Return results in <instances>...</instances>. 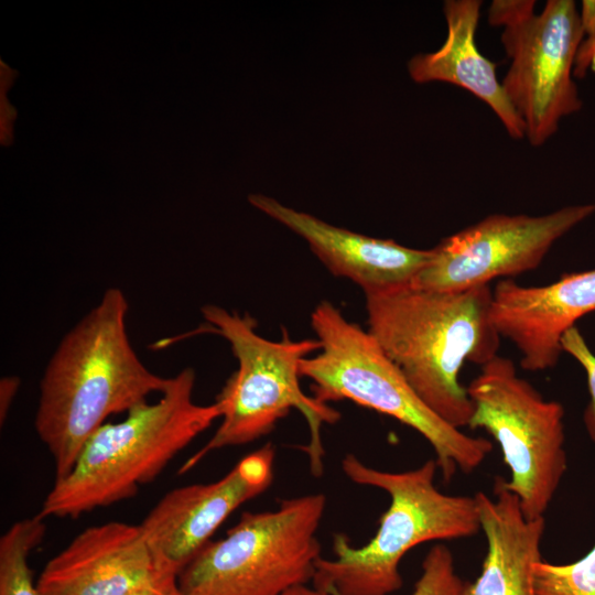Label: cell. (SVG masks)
<instances>
[{
  "label": "cell",
  "mask_w": 595,
  "mask_h": 595,
  "mask_svg": "<svg viewBox=\"0 0 595 595\" xmlns=\"http://www.w3.org/2000/svg\"><path fill=\"white\" fill-rule=\"evenodd\" d=\"M480 0H446L443 12L447 34L443 45L408 62L410 77L419 84L443 82L464 88L496 113L510 138H526V127L496 74V64L476 44Z\"/></svg>",
  "instance_id": "9a60e30c"
},
{
  "label": "cell",
  "mask_w": 595,
  "mask_h": 595,
  "mask_svg": "<svg viewBox=\"0 0 595 595\" xmlns=\"http://www.w3.org/2000/svg\"><path fill=\"white\" fill-rule=\"evenodd\" d=\"M584 39L595 36V0H583L578 11Z\"/></svg>",
  "instance_id": "cb8c5ba5"
},
{
  "label": "cell",
  "mask_w": 595,
  "mask_h": 595,
  "mask_svg": "<svg viewBox=\"0 0 595 595\" xmlns=\"http://www.w3.org/2000/svg\"><path fill=\"white\" fill-rule=\"evenodd\" d=\"M467 392L474 408L468 428L484 429L499 444L510 472L504 486L526 518L544 517L567 466L563 405L544 399L499 355L480 366Z\"/></svg>",
  "instance_id": "9c48e42d"
},
{
  "label": "cell",
  "mask_w": 595,
  "mask_h": 595,
  "mask_svg": "<svg viewBox=\"0 0 595 595\" xmlns=\"http://www.w3.org/2000/svg\"><path fill=\"white\" fill-rule=\"evenodd\" d=\"M595 72V36L584 39L574 64V76L584 77L587 72Z\"/></svg>",
  "instance_id": "7402d4cb"
},
{
  "label": "cell",
  "mask_w": 595,
  "mask_h": 595,
  "mask_svg": "<svg viewBox=\"0 0 595 595\" xmlns=\"http://www.w3.org/2000/svg\"><path fill=\"white\" fill-rule=\"evenodd\" d=\"M156 572L140 524L111 521L78 533L44 566L40 595H123Z\"/></svg>",
  "instance_id": "4fadbf2b"
},
{
  "label": "cell",
  "mask_w": 595,
  "mask_h": 595,
  "mask_svg": "<svg viewBox=\"0 0 595 595\" xmlns=\"http://www.w3.org/2000/svg\"><path fill=\"white\" fill-rule=\"evenodd\" d=\"M20 386V378L17 376H6L0 380V422L1 425L7 419L9 409L13 402Z\"/></svg>",
  "instance_id": "603a6c76"
},
{
  "label": "cell",
  "mask_w": 595,
  "mask_h": 595,
  "mask_svg": "<svg viewBox=\"0 0 595 595\" xmlns=\"http://www.w3.org/2000/svg\"><path fill=\"white\" fill-rule=\"evenodd\" d=\"M45 518L14 522L0 538V595H40L29 566L30 553L42 542Z\"/></svg>",
  "instance_id": "e0dca14e"
},
{
  "label": "cell",
  "mask_w": 595,
  "mask_h": 595,
  "mask_svg": "<svg viewBox=\"0 0 595 595\" xmlns=\"http://www.w3.org/2000/svg\"><path fill=\"white\" fill-rule=\"evenodd\" d=\"M274 447L266 443L220 479L166 493L141 522L155 570L177 576L242 504L272 483Z\"/></svg>",
  "instance_id": "8fae6325"
},
{
  "label": "cell",
  "mask_w": 595,
  "mask_h": 595,
  "mask_svg": "<svg viewBox=\"0 0 595 595\" xmlns=\"http://www.w3.org/2000/svg\"><path fill=\"white\" fill-rule=\"evenodd\" d=\"M594 311L595 269H591L536 286L500 279L491 289L489 317L499 336L520 353L522 369L543 371L558 364L563 335Z\"/></svg>",
  "instance_id": "7c38bea8"
},
{
  "label": "cell",
  "mask_w": 595,
  "mask_h": 595,
  "mask_svg": "<svg viewBox=\"0 0 595 595\" xmlns=\"http://www.w3.org/2000/svg\"><path fill=\"white\" fill-rule=\"evenodd\" d=\"M129 304L108 288L61 339L40 381L34 426L54 461L55 482L73 468L87 440L110 415L161 393V377L140 360L127 332Z\"/></svg>",
  "instance_id": "6da1fadb"
},
{
  "label": "cell",
  "mask_w": 595,
  "mask_h": 595,
  "mask_svg": "<svg viewBox=\"0 0 595 595\" xmlns=\"http://www.w3.org/2000/svg\"><path fill=\"white\" fill-rule=\"evenodd\" d=\"M280 595H331V594L320 588H316L315 586L310 587L306 584H301V585H296L284 591Z\"/></svg>",
  "instance_id": "d4e9b609"
},
{
  "label": "cell",
  "mask_w": 595,
  "mask_h": 595,
  "mask_svg": "<svg viewBox=\"0 0 595 595\" xmlns=\"http://www.w3.org/2000/svg\"><path fill=\"white\" fill-rule=\"evenodd\" d=\"M249 202L304 238L331 273L351 280L365 294L410 284L434 255L433 249L408 248L332 226L264 195L252 194Z\"/></svg>",
  "instance_id": "5bb4252c"
},
{
  "label": "cell",
  "mask_w": 595,
  "mask_h": 595,
  "mask_svg": "<svg viewBox=\"0 0 595 595\" xmlns=\"http://www.w3.org/2000/svg\"><path fill=\"white\" fill-rule=\"evenodd\" d=\"M561 348L562 351L572 356L586 374L589 401L584 411L583 421L589 439L595 443V354L576 326L563 335Z\"/></svg>",
  "instance_id": "ffe728a7"
},
{
  "label": "cell",
  "mask_w": 595,
  "mask_h": 595,
  "mask_svg": "<svg viewBox=\"0 0 595 595\" xmlns=\"http://www.w3.org/2000/svg\"><path fill=\"white\" fill-rule=\"evenodd\" d=\"M466 585L456 573L451 550L444 544H436L428 551L422 562L421 575L412 595H466Z\"/></svg>",
  "instance_id": "d6986e66"
},
{
  "label": "cell",
  "mask_w": 595,
  "mask_h": 595,
  "mask_svg": "<svg viewBox=\"0 0 595 595\" xmlns=\"http://www.w3.org/2000/svg\"><path fill=\"white\" fill-rule=\"evenodd\" d=\"M202 314L206 331L225 338L238 361L237 370L216 396L221 421L209 441L178 470H191L209 453L238 446L269 434L277 422L292 409L301 412L310 429L303 451L309 456L313 476L324 472L325 450L321 429L337 422L340 414L328 404L306 396L300 386V361L322 345L316 339L293 340L283 331L280 340H269L257 333V321L219 305L205 304Z\"/></svg>",
  "instance_id": "5b68a950"
},
{
  "label": "cell",
  "mask_w": 595,
  "mask_h": 595,
  "mask_svg": "<svg viewBox=\"0 0 595 595\" xmlns=\"http://www.w3.org/2000/svg\"><path fill=\"white\" fill-rule=\"evenodd\" d=\"M594 214L595 203L564 206L538 216L489 215L444 238L410 284L463 291L531 271L559 239Z\"/></svg>",
  "instance_id": "30bf717a"
},
{
  "label": "cell",
  "mask_w": 595,
  "mask_h": 595,
  "mask_svg": "<svg viewBox=\"0 0 595 595\" xmlns=\"http://www.w3.org/2000/svg\"><path fill=\"white\" fill-rule=\"evenodd\" d=\"M534 0H495L488 22L502 26L501 44L510 60L501 82L526 127L532 147L544 144L560 121L582 108L574 64L584 40L573 0H548L534 12Z\"/></svg>",
  "instance_id": "ba28073f"
},
{
  "label": "cell",
  "mask_w": 595,
  "mask_h": 595,
  "mask_svg": "<svg viewBox=\"0 0 595 595\" xmlns=\"http://www.w3.org/2000/svg\"><path fill=\"white\" fill-rule=\"evenodd\" d=\"M311 325L322 347L314 357L300 361V375L312 380V397L317 401L350 400L410 426L434 450L445 482L457 470L472 473L489 455L490 441L470 436L436 415L371 334L347 321L334 304L318 303Z\"/></svg>",
  "instance_id": "8992f818"
},
{
  "label": "cell",
  "mask_w": 595,
  "mask_h": 595,
  "mask_svg": "<svg viewBox=\"0 0 595 595\" xmlns=\"http://www.w3.org/2000/svg\"><path fill=\"white\" fill-rule=\"evenodd\" d=\"M533 586L536 595H595V544L569 564L536 562Z\"/></svg>",
  "instance_id": "ac0fdd59"
},
{
  "label": "cell",
  "mask_w": 595,
  "mask_h": 595,
  "mask_svg": "<svg viewBox=\"0 0 595 595\" xmlns=\"http://www.w3.org/2000/svg\"><path fill=\"white\" fill-rule=\"evenodd\" d=\"M324 494L284 499L277 509L240 516L178 575L182 595H280L313 580Z\"/></svg>",
  "instance_id": "52a82bcc"
},
{
  "label": "cell",
  "mask_w": 595,
  "mask_h": 595,
  "mask_svg": "<svg viewBox=\"0 0 595 595\" xmlns=\"http://www.w3.org/2000/svg\"><path fill=\"white\" fill-rule=\"evenodd\" d=\"M475 498L487 552L479 575L466 585V595H536L533 565L541 560L544 517L526 518L500 477L494 498L482 491Z\"/></svg>",
  "instance_id": "2e32d148"
},
{
  "label": "cell",
  "mask_w": 595,
  "mask_h": 595,
  "mask_svg": "<svg viewBox=\"0 0 595 595\" xmlns=\"http://www.w3.org/2000/svg\"><path fill=\"white\" fill-rule=\"evenodd\" d=\"M195 371L169 377L160 398L106 422L83 446L72 470L54 482L39 511L43 518H78L133 497L194 439L220 419L219 405L194 401Z\"/></svg>",
  "instance_id": "3957f363"
},
{
  "label": "cell",
  "mask_w": 595,
  "mask_h": 595,
  "mask_svg": "<svg viewBox=\"0 0 595 595\" xmlns=\"http://www.w3.org/2000/svg\"><path fill=\"white\" fill-rule=\"evenodd\" d=\"M123 595H182L177 576H160Z\"/></svg>",
  "instance_id": "44dd1931"
},
{
  "label": "cell",
  "mask_w": 595,
  "mask_h": 595,
  "mask_svg": "<svg viewBox=\"0 0 595 595\" xmlns=\"http://www.w3.org/2000/svg\"><path fill=\"white\" fill-rule=\"evenodd\" d=\"M365 296L367 331L418 397L454 428L468 426L474 408L462 367L483 366L499 348L489 285L434 291L408 284Z\"/></svg>",
  "instance_id": "7a4b0ae2"
},
{
  "label": "cell",
  "mask_w": 595,
  "mask_h": 595,
  "mask_svg": "<svg viewBox=\"0 0 595 595\" xmlns=\"http://www.w3.org/2000/svg\"><path fill=\"white\" fill-rule=\"evenodd\" d=\"M342 470L355 484L390 496L368 543L355 547L344 533L333 538V559L320 558L313 586L337 595H390L403 584L399 564L416 545L436 540L468 538L480 529L475 496L446 495L434 483V458L401 473L370 467L347 454Z\"/></svg>",
  "instance_id": "277c9868"
}]
</instances>
